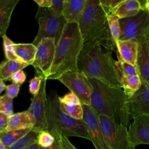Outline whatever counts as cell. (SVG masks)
Returning a JSON list of instances; mask_svg holds the SVG:
<instances>
[{
    "label": "cell",
    "instance_id": "cell-18",
    "mask_svg": "<svg viewBox=\"0 0 149 149\" xmlns=\"http://www.w3.org/2000/svg\"><path fill=\"white\" fill-rule=\"evenodd\" d=\"M19 0H0V37L6 34L12 12Z\"/></svg>",
    "mask_w": 149,
    "mask_h": 149
},
{
    "label": "cell",
    "instance_id": "cell-41",
    "mask_svg": "<svg viewBox=\"0 0 149 149\" xmlns=\"http://www.w3.org/2000/svg\"><path fill=\"white\" fill-rule=\"evenodd\" d=\"M40 8H50L52 5V0H33Z\"/></svg>",
    "mask_w": 149,
    "mask_h": 149
},
{
    "label": "cell",
    "instance_id": "cell-43",
    "mask_svg": "<svg viewBox=\"0 0 149 149\" xmlns=\"http://www.w3.org/2000/svg\"><path fill=\"white\" fill-rule=\"evenodd\" d=\"M5 88H6V85L4 81L2 80H0V94L5 89Z\"/></svg>",
    "mask_w": 149,
    "mask_h": 149
},
{
    "label": "cell",
    "instance_id": "cell-5",
    "mask_svg": "<svg viewBox=\"0 0 149 149\" xmlns=\"http://www.w3.org/2000/svg\"><path fill=\"white\" fill-rule=\"evenodd\" d=\"M59 96L55 91L47 94L45 116L47 131L65 137H77L90 140L83 119H76L64 112L61 108Z\"/></svg>",
    "mask_w": 149,
    "mask_h": 149
},
{
    "label": "cell",
    "instance_id": "cell-29",
    "mask_svg": "<svg viewBox=\"0 0 149 149\" xmlns=\"http://www.w3.org/2000/svg\"><path fill=\"white\" fill-rule=\"evenodd\" d=\"M107 17L115 15L116 9L123 0H99Z\"/></svg>",
    "mask_w": 149,
    "mask_h": 149
},
{
    "label": "cell",
    "instance_id": "cell-13",
    "mask_svg": "<svg viewBox=\"0 0 149 149\" xmlns=\"http://www.w3.org/2000/svg\"><path fill=\"white\" fill-rule=\"evenodd\" d=\"M127 129L128 137L134 147L141 144H149V115L135 116Z\"/></svg>",
    "mask_w": 149,
    "mask_h": 149
},
{
    "label": "cell",
    "instance_id": "cell-30",
    "mask_svg": "<svg viewBox=\"0 0 149 149\" xmlns=\"http://www.w3.org/2000/svg\"><path fill=\"white\" fill-rule=\"evenodd\" d=\"M4 53L7 60H19L15 55L14 42L5 34L2 37Z\"/></svg>",
    "mask_w": 149,
    "mask_h": 149
},
{
    "label": "cell",
    "instance_id": "cell-4",
    "mask_svg": "<svg viewBox=\"0 0 149 149\" xmlns=\"http://www.w3.org/2000/svg\"><path fill=\"white\" fill-rule=\"evenodd\" d=\"M84 43L97 41L104 48L118 52L107 22V17L99 0H87L78 22Z\"/></svg>",
    "mask_w": 149,
    "mask_h": 149
},
{
    "label": "cell",
    "instance_id": "cell-25",
    "mask_svg": "<svg viewBox=\"0 0 149 149\" xmlns=\"http://www.w3.org/2000/svg\"><path fill=\"white\" fill-rule=\"evenodd\" d=\"M39 133L31 130L27 134L6 149H25L31 144L37 143Z\"/></svg>",
    "mask_w": 149,
    "mask_h": 149
},
{
    "label": "cell",
    "instance_id": "cell-3",
    "mask_svg": "<svg viewBox=\"0 0 149 149\" xmlns=\"http://www.w3.org/2000/svg\"><path fill=\"white\" fill-rule=\"evenodd\" d=\"M83 44L78 23L66 22L56 44L54 58L47 80H57L66 72L78 71L77 61Z\"/></svg>",
    "mask_w": 149,
    "mask_h": 149
},
{
    "label": "cell",
    "instance_id": "cell-12",
    "mask_svg": "<svg viewBox=\"0 0 149 149\" xmlns=\"http://www.w3.org/2000/svg\"><path fill=\"white\" fill-rule=\"evenodd\" d=\"M83 120L84 122L90 141L95 149H110L102 133L98 115L90 105L82 104Z\"/></svg>",
    "mask_w": 149,
    "mask_h": 149
},
{
    "label": "cell",
    "instance_id": "cell-24",
    "mask_svg": "<svg viewBox=\"0 0 149 149\" xmlns=\"http://www.w3.org/2000/svg\"><path fill=\"white\" fill-rule=\"evenodd\" d=\"M31 129H25L0 133V141L6 149L27 134Z\"/></svg>",
    "mask_w": 149,
    "mask_h": 149
},
{
    "label": "cell",
    "instance_id": "cell-32",
    "mask_svg": "<svg viewBox=\"0 0 149 149\" xmlns=\"http://www.w3.org/2000/svg\"><path fill=\"white\" fill-rule=\"evenodd\" d=\"M54 140V137L48 131H42L38 134L37 143L40 147H47L51 146Z\"/></svg>",
    "mask_w": 149,
    "mask_h": 149
},
{
    "label": "cell",
    "instance_id": "cell-31",
    "mask_svg": "<svg viewBox=\"0 0 149 149\" xmlns=\"http://www.w3.org/2000/svg\"><path fill=\"white\" fill-rule=\"evenodd\" d=\"M0 112L8 116H10L13 114V99L6 94L0 96Z\"/></svg>",
    "mask_w": 149,
    "mask_h": 149
},
{
    "label": "cell",
    "instance_id": "cell-39",
    "mask_svg": "<svg viewBox=\"0 0 149 149\" xmlns=\"http://www.w3.org/2000/svg\"><path fill=\"white\" fill-rule=\"evenodd\" d=\"M10 116L0 112V133L5 132Z\"/></svg>",
    "mask_w": 149,
    "mask_h": 149
},
{
    "label": "cell",
    "instance_id": "cell-40",
    "mask_svg": "<svg viewBox=\"0 0 149 149\" xmlns=\"http://www.w3.org/2000/svg\"><path fill=\"white\" fill-rule=\"evenodd\" d=\"M52 136L55 138V140L53 144L51 146L47 147H42L40 146V149H61L59 134H52Z\"/></svg>",
    "mask_w": 149,
    "mask_h": 149
},
{
    "label": "cell",
    "instance_id": "cell-27",
    "mask_svg": "<svg viewBox=\"0 0 149 149\" xmlns=\"http://www.w3.org/2000/svg\"><path fill=\"white\" fill-rule=\"evenodd\" d=\"M107 22L111 36L116 44L120 34L119 19L115 15H113L107 17Z\"/></svg>",
    "mask_w": 149,
    "mask_h": 149
},
{
    "label": "cell",
    "instance_id": "cell-9",
    "mask_svg": "<svg viewBox=\"0 0 149 149\" xmlns=\"http://www.w3.org/2000/svg\"><path fill=\"white\" fill-rule=\"evenodd\" d=\"M120 41L137 39L149 30V14L145 9L135 16L119 19Z\"/></svg>",
    "mask_w": 149,
    "mask_h": 149
},
{
    "label": "cell",
    "instance_id": "cell-17",
    "mask_svg": "<svg viewBox=\"0 0 149 149\" xmlns=\"http://www.w3.org/2000/svg\"><path fill=\"white\" fill-rule=\"evenodd\" d=\"M87 0H63L62 16L66 23H78Z\"/></svg>",
    "mask_w": 149,
    "mask_h": 149
},
{
    "label": "cell",
    "instance_id": "cell-35",
    "mask_svg": "<svg viewBox=\"0 0 149 149\" xmlns=\"http://www.w3.org/2000/svg\"><path fill=\"white\" fill-rule=\"evenodd\" d=\"M63 0H52V5L50 9L56 16H62Z\"/></svg>",
    "mask_w": 149,
    "mask_h": 149
},
{
    "label": "cell",
    "instance_id": "cell-7",
    "mask_svg": "<svg viewBox=\"0 0 149 149\" xmlns=\"http://www.w3.org/2000/svg\"><path fill=\"white\" fill-rule=\"evenodd\" d=\"M101 127L110 149H135L130 143L127 127L102 115H98Z\"/></svg>",
    "mask_w": 149,
    "mask_h": 149
},
{
    "label": "cell",
    "instance_id": "cell-15",
    "mask_svg": "<svg viewBox=\"0 0 149 149\" xmlns=\"http://www.w3.org/2000/svg\"><path fill=\"white\" fill-rule=\"evenodd\" d=\"M138 52L136 66L141 81L149 86V30L137 38Z\"/></svg>",
    "mask_w": 149,
    "mask_h": 149
},
{
    "label": "cell",
    "instance_id": "cell-42",
    "mask_svg": "<svg viewBox=\"0 0 149 149\" xmlns=\"http://www.w3.org/2000/svg\"><path fill=\"white\" fill-rule=\"evenodd\" d=\"M25 149H40V146L37 143H36L27 147Z\"/></svg>",
    "mask_w": 149,
    "mask_h": 149
},
{
    "label": "cell",
    "instance_id": "cell-26",
    "mask_svg": "<svg viewBox=\"0 0 149 149\" xmlns=\"http://www.w3.org/2000/svg\"><path fill=\"white\" fill-rule=\"evenodd\" d=\"M118 61H115L116 69L119 77L123 76H135L139 75V72L137 66L132 65L122 60L118 55Z\"/></svg>",
    "mask_w": 149,
    "mask_h": 149
},
{
    "label": "cell",
    "instance_id": "cell-2",
    "mask_svg": "<svg viewBox=\"0 0 149 149\" xmlns=\"http://www.w3.org/2000/svg\"><path fill=\"white\" fill-rule=\"evenodd\" d=\"M88 79L93 87L90 104L93 109L98 115L106 116L128 127L132 118L127 108L129 97L123 90L109 87L96 79Z\"/></svg>",
    "mask_w": 149,
    "mask_h": 149
},
{
    "label": "cell",
    "instance_id": "cell-8",
    "mask_svg": "<svg viewBox=\"0 0 149 149\" xmlns=\"http://www.w3.org/2000/svg\"><path fill=\"white\" fill-rule=\"evenodd\" d=\"M79 99L81 104L90 105L93 87L87 76L79 70L68 72L58 79Z\"/></svg>",
    "mask_w": 149,
    "mask_h": 149
},
{
    "label": "cell",
    "instance_id": "cell-34",
    "mask_svg": "<svg viewBox=\"0 0 149 149\" xmlns=\"http://www.w3.org/2000/svg\"><path fill=\"white\" fill-rule=\"evenodd\" d=\"M42 78L40 76H34L29 81V92L33 96L36 95L40 87L41 80Z\"/></svg>",
    "mask_w": 149,
    "mask_h": 149
},
{
    "label": "cell",
    "instance_id": "cell-45",
    "mask_svg": "<svg viewBox=\"0 0 149 149\" xmlns=\"http://www.w3.org/2000/svg\"><path fill=\"white\" fill-rule=\"evenodd\" d=\"M0 149H6V148L5 147L3 144L1 142V141H0Z\"/></svg>",
    "mask_w": 149,
    "mask_h": 149
},
{
    "label": "cell",
    "instance_id": "cell-28",
    "mask_svg": "<svg viewBox=\"0 0 149 149\" xmlns=\"http://www.w3.org/2000/svg\"><path fill=\"white\" fill-rule=\"evenodd\" d=\"M61 108L64 112L70 116L76 119H83V111L81 104L74 105H68L61 103Z\"/></svg>",
    "mask_w": 149,
    "mask_h": 149
},
{
    "label": "cell",
    "instance_id": "cell-23",
    "mask_svg": "<svg viewBox=\"0 0 149 149\" xmlns=\"http://www.w3.org/2000/svg\"><path fill=\"white\" fill-rule=\"evenodd\" d=\"M122 88L125 94L129 98L132 97L140 87L141 81L139 75L120 76Z\"/></svg>",
    "mask_w": 149,
    "mask_h": 149
},
{
    "label": "cell",
    "instance_id": "cell-21",
    "mask_svg": "<svg viewBox=\"0 0 149 149\" xmlns=\"http://www.w3.org/2000/svg\"><path fill=\"white\" fill-rule=\"evenodd\" d=\"M37 47L32 43L14 44V51L16 57L22 62L31 65L34 61Z\"/></svg>",
    "mask_w": 149,
    "mask_h": 149
},
{
    "label": "cell",
    "instance_id": "cell-19",
    "mask_svg": "<svg viewBox=\"0 0 149 149\" xmlns=\"http://www.w3.org/2000/svg\"><path fill=\"white\" fill-rule=\"evenodd\" d=\"M34 122L27 111L13 114L9 117L6 132L31 129L34 127Z\"/></svg>",
    "mask_w": 149,
    "mask_h": 149
},
{
    "label": "cell",
    "instance_id": "cell-11",
    "mask_svg": "<svg viewBox=\"0 0 149 149\" xmlns=\"http://www.w3.org/2000/svg\"><path fill=\"white\" fill-rule=\"evenodd\" d=\"M46 82L47 79H42L40 90L38 93L33 96L30 107L27 110L34 125L31 130L38 133L47 130L48 128L45 116L47 100Z\"/></svg>",
    "mask_w": 149,
    "mask_h": 149
},
{
    "label": "cell",
    "instance_id": "cell-33",
    "mask_svg": "<svg viewBox=\"0 0 149 149\" xmlns=\"http://www.w3.org/2000/svg\"><path fill=\"white\" fill-rule=\"evenodd\" d=\"M59 100L61 103L68 105H74L81 104L79 98L72 92L66 94L63 97H59Z\"/></svg>",
    "mask_w": 149,
    "mask_h": 149
},
{
    "label": "cell",
    "instance_id": "cell-38",
    "mask_svg": "<svg viewBox=\"0 0 149 149\" xmlns=\"http://www.w3.org/2000/svg\"><path fill=\"white\" fill-rule=\"evenodd\" d=\"M59 136L61 149H77L72 144L68 137L59 134Z\"/></svg>",
    "mask_w": 149,
    "mask_h": 149
},
{
    "label": "cell",
    "instance_id": "cell-10",
    "mask_svg": "<svg viewBox=\"0 0 149 149\" xmlns=\"http://www.w3.org/2000/svg\"><path fill=\"white\" fill-rule=\"evenodd\" d=\"M34 61L31 65L38 76L47 80L53 63L56 42L54 38H42L36 46Z\"/></svg>",
    "mask_w": 149,
    "mask_h": 149
},
{
    "label": "cell",
    "instance_id": "cell-20",
    "mask_svg": "<svg viewBox=\"0 0 149 149\" xmlns=\"http://www.w3.org/2000/svg\"><path fill=\"white\" fill-rule=\"evenodd\" d=\"M144 9L142 2L138 0H123L116 10L115 15L119 19L130 17L136 15Z\"/></svg>",
    "mask_w": 149,
    "mask_h": 149
},
{
    "label": "cell",
    "instance_id": "cell-37",
    "mask_svg": "<svg viewBox=\"0 0 149 149\" xmlns=\"http://www.w3.org/2000/svg\"><path fill=\"white\" fill-rule=\"evenodd\" d=\"M26 79V74L23 70H21L15 73L11 76L10 80H11L13 84L20 85L25 81Z\"/></svg>",
    "mask_w": 149,
    "mask_h": 149
},
{
    "label": "cell",
    "instance_id": "cell-14",
    "mask_svg": "<svg viewBox=\"0 0 149 149\" xmlns=\"http://www.w3.org/2000/svg\"><path fill=\"white\" fill-rule=\"evenodd\" d=\"M127 108L132 119L137 115H149V86L148 84L141 81L139 89L128 98Z\"/></svg>",
    "mask_w": 149,
    "mask_h": 149
},
{
    "label": "cell",
    "instance_id": "cell-44",
    "mask_svg": "<svg viewBox=\"0 0 149 149\" xmlns=\"http://www.w3.org/2000/svg\"><path fill=\"white\" fill-rule=\"evenodd\" d=\"M143 7H144V9H145L149 14V0H147L144 2Z\"/></svg>",
    "mask_w": 149,
    "mask_h": 149
},
{
    "label": "cell",
    "instance_id": "cell-1",
    "mask_svg": "<svg viewBox=\"0 0 149 149\" xmlns=\"http://www.w3.org/2000/svg\"><path fill=\"white\" fill-rule=\"evenodd\" d=\"M115 61L111 51L97 41L84 43L78 58V70L88 78L94 79L112 87L122 88Z\"/></svg>",
    "mask_w": 149,
    "mask_h": 149
},
{
    "label": "cell",
    "instance_id": "cell-46",
    "mask_svg": "<svg viewBox=\"0 0 149 149\" xmlns=\"http://www.w3.org/2000/svg\"><path fill=\"white\" fill-rule=\"evenodd\" d=\"M0 68H1V64H0Z\"/></svg>",
    "mask_w": 149,
    "mask_h": 149
},
{
    "label": "cell",
    "instance_id": "cell-6",
    "mask_svg": "<svg viewBox=\"0 0 149 149\" xmlns=\"http://www.w3.org/2000/svg\"><path fill=\"white\" fill-rule=\"evenodd\" d=\"M36 18L38 23V30L32 44L36 47L44 38H52L58 42L66 24L63 17L55 16L50 8L38 7Z\"/></svg>",
    "mask_w": 149,
    "mask_h": 149
},
{
    "label": "cell",
    "instance_id": "cell-36",
    "mask_svg": "<svg viewBox=\"0 0 149 149\" xmlns=\"http://www.w3.org/2000/svg\"><path fill=\"white\" fill-rule=\"evenodd\" d=\"M6 94L10 98L13 99L19 94L20 90V85L16 84H11L8 86H6L5 88Z\"/></svg>",
    "mask_w": 149,
    "mask_h": 149
},
{
    "label": "cell",
    "instance_id": "cell-22",
    "mask_svg": "<svg viewBox=\"0 0 149 149\" xmlns=\"http://www.w3.org/2000/svg\"><path fill=\"white\" fill-rule=\"evenodd\" d=\"M29 66L20 60H8L2 64L0 68V80H10L11 76L16 72Z\"/></svg>",
    "mask_w": 149,
    "mask_h": 149
},
{
    "label": "cell",
    "instance_id": "cell-16",
    "mask_svg": "<svg viewBox=\"0 0 149 149\" xmlns=\"http://www.w3.org/2000/svg\"><path fill=\"white\" fill-rule=\"evenodd\" d=\"M118 52L116 54L122 60L136 66L138 42L137 39L120 41L116 42Z\"/></svg>",
    "mask_w": 149,
    "mask_h": 149
}]
</instances>
